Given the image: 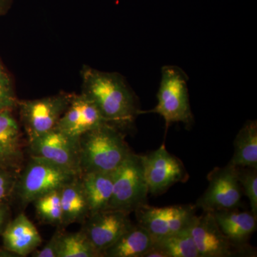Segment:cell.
Returning <instances> with one entry per match:
<instances>
[{
	"label": "cell",
	"instance_id": "obj_1",
	"mask_svg": "<svg viewBox=\"0 0 257 257\" xmlns=\"http://www.w3.org/2000/svg\"><path fill=\"white\" fill-rule=\"evenodd\" d=\"M82 94L95 104L106 122L122 131L140 115L136 95L121 74L84 66Z\"/></svg>",
	"mask_w": 257,
	"mask_h": 257
},
{
	"label": "cell",
	"instance_id": "obj_2",
	"mask_svg": "<svg viewBox=\"0 0 257 257\" xmlns=\"http://www.w3.org/2000/svg\"><path fill=\"white\" fill-rule=\"evenodd\" d=\"M81 175L90 172H113L133 152L122 132L109 123L78 138Z\"/></svg>",
	"mask_w": 257,
	"mask_h": 257
},
{
	"label": "cell",
	"instance_id": "obj_3",
	"mask_svg": "<svg viewBox=\"0 0 257 257\" xmlns=\"http://www.w3.org/2000/svg\"><path fill=\"white\" fill-rule=\"evenodd\" d=\"M188 77L179 67L164 66L158 92L157 104L150 111H140V114L155 113L164 118L168 128L172 123H183L187 126L194 121L189 103Z\"/></svg>",
	"mask_w": 257,
	"mask_h": 257
},
{
	"label": "cell",
	"instance_id": "obj_4",
	"mask_svg": "<svg viewBox=\"0 0 257 257\" xmlns=\"http://www.w3.org/2000/svg\"><path fill=\"white\" fill-rule=\"evenodd\" d=\"M79 176L49 161L31 156L15 188L22 204L26 205L47 193L60 189Z\"/></svg>",
	"mask_w": 257,
	"mask_h": 257
},
{
	"label": "cell",
	"instance_id": "obj_5",
	"mask_svg": "<svg viewBox=\"0 0 257 257\" xmlns=\"http://www.w3.org/2000/svg\"><path fill=\"white\" fill-rule=\"evenodd\" d=\"M148 194L140 155L133 152L113 171V192L108 209L130 214L147 204Z\"/></svg>",
	"mask_w": 257,
	"mask_h": 257
},
{
	"label": "cell",
	"instance_id": "obj_6",
	"mask_svg": "<svg viewBox=\"0 0 257 257\" xmlns=\"http://www.w3.org/2000/svg\"><path fill=\"white\" fill-rule=\"evenodd\" d=\"M73 94L61 92L41 99L18 101L20 117L28 142L55 127L68 107Z\"/></svg>",
	"mask_w": 257,
	"mask_h": 257
},
{
	"label": "cell",
	"instance_id": "obj_7",
	"mask_svg": "<svg viewBox=\"0 0 257 257\" xmlns=\"http://www.w3.org/2000/svg\"><path fill=\"white\" fill-rule=\"evenodd\" d=\"M208 181L207 189L196 203L197 209L213 212L240 207L243 191L238 167L230 162L226 167H216L208 175Z\"/></svg>",
	"mask_w": 257,
	"mask_h": 257
},
{
	"label": "cell",
	"instance_id": "obj_8",
	"mask_svg": "<svg viewBox=\"0 0 257 257\" xmlns=\"http://www.w3.org/2000/svg\"><path fill=\"white\" fill-rule=\"evenodd\" d=\"M195 205H173L155 207L143 204L135 210L138 224L154 239L165 237L187 229L196 216Z\"/></svg>",
	"mask_w": 257,
	"mask_h": 257
},
{
	"label": "cell",
	"instance_id": "obj_9",
	"mask_svg": "<svg viewBox=\"0 0 257 257\" xmlns=\"http://www.w3.org/2000/svg\"><path fill=\"white\" fill-rule=\"evenodd\" d=\"M140 157L149 194L158 195L187 178L183 164L167 151L164 144L155 151Z\"/></svg>",
	"mask_w": 257,
	"mask_h": 257
},
{
	"label": "cell",
	"instance_id": "obj_10",
	"mask_svg": "<svg viewBox=\"0 0 257 257\" xmlns=\"http://www.w3.org/2000/svg\"><path fill=\"white\" fill-rule=\"evenodd\" d=\"M32 156L40 157L81 175L78 139L54 128L29 142Z\"/></svg>",
	"mask_w": 257,
	"mask_h": 257
},
{
	"label": "cell",
	"instance_id": "obj_11",
	"mask_svg": "<svg viewBox=\"0 0 257 257\" xmlns=\"http://www.w3.org/2000/svg\"><path fill=\"white\" fill-rule=\"evenodd\" d=\"M83 224L82 231L103 257L104 251L119 239L133 223L127 213L105 209L89 214Z\"/></svg>",
	"mask_w": 257,
	"mask_h": 257
},
{
	"label": "cell",
	"instance_id": "obj_12",
	"mask_svg": "<svg viewBox=\"0 0 257 257\" xmlns=\"http://www.w3.org/2000/svg\"><path fill=\"white\" fill-rule=\"evenodd\" d=\"M199 257H231L237 254L235 247L225 236L211 211L196 215L189 226Z\"/></svg>",
	"mask_w": 257,
	"mask_h": 257
},
{
	"label": "cell",
	"instance_id": "obj_13",
	"mask_svg": "<svg viewBox=\"0 0 257 257\" xmlns=\"http://www.w3.org/2000/svg\"><path fill=\"white\" fill-rule=\"evenodd\" d=\"M106 122L95 104L84 94H73L68 107L56 125L62 133L78 139Z\"/></svg>",
	"mask_w": 257,
	"mask_h": 257
},
{
	"label": "cell",
	"instance_id": "obj_14",
	"mask_svg": "<svg viewBox=\"0 0 257 257\" xmlns=\"http://www.w3.org/2000/svg\"><path fill=\"white\" fill-rule=\"evenodd\" d=\"M2 235L5 250L16 256L31 254L42 243L36 226L23 213L7 224Z\"/></svg>",
	"mask_w": 257,
	"mask_h": 257
},
{
	"label": "cell",
	"instance_id": "obj_15",
	"mask_svg": "<svg viewBox=\"0 0 257 257\" xmlns=\"http://www.w3.org/2000/svg\"><path fill=\"white\" fill-rule=\"evenodd\" d=\"M212 214L225 236L235 247L243 251L250 236L256 231V216L251 211L238 209L213 211Z\"/></svg>",
	"mask_w": 257,
	"mask_h": 257
},
{
	"label": "cell",
	"instance_id": "obj_16",
	"mask_svg": "<svg viewBox=\"0 0 257 257\" xmlns=\"http://www.w3.org/2000/svg\"><path fill=\"white\" fill-rule=\"evenodd\" d=\"M89 214L109 209L113 192V172H90L80 175Z\"/></svg>",
	"mask_w": 257,
	"mask_h": 257
},
{
	"label": "cell",
	"instance_id": "obj_17",
	"mask_svg": "<svg viewBox=\"0 0 257 257\" xmlns=\"http://www.w3.org/2000/svg\"><path fill=\"white\" fill-rule=\"evenodd\" d=\"M23 159L21 132L11 110L0 111V164L15 166Z\"/></svg>",
	"mask_w": 257,
	"mask_h": 257
},
{
	"label": "cell",
	"instance_id": "obj_18",
	"mask_svg": "<svg viewBox=\"0 0 257 257\" xmlns=\"http://www.w3.org/2000/svg\"><path fill=\"white\" fill-rule=\"evenodd\" d=\"M80 176L60 189L62 228L76 222H84L89 215L87 199L81 184Z\"/></svg>",
	"mask_w": 257,
	"mask_h": 257
},
{
	"label": "cell",
	"instance_id": "obj_19",
	"mask_svg": "<svg viewBox=\"0 0 257 257\" xmlns=\"http://www.w3.org/2000/svg\"><path fill=\"white\" fill-rule=\"evenodd\" d=\"M154 239L140 224H132L119 239L104 251V257H143L152 247Z\"/></svg>",
	"mask_w": 257,
	"mask_h": 257
},
{
	"label": "cell",
	"instance_id": "obj_20",
	"mask_svg": "<svg viewBox=\"0 0 257 257\" xmlns=\"http://www.w3.org/2000/svg\"><path fill=\"white\" fill-rule=\"evenodd\" d=\"M234 152L230 163L236 167L257 169V122L246 121L234 140Z\"/></svg>",
	"mask_w": 257,
	"mask_h": 257
},
{
	"label": "cell",
	"instance_id": "obj_21",
	"mask_svg": "<svg viewBox=\"0 0 257 257\" xmlns=\"http://www.w3.org/2000/svg\"><path fill=\"white\" fill-rule=\"evenodd\" d=\"M153 246L165 253L166 257H199L189 228L154 239Z\"/></svg>",
	"mask_w": 257,
	"mask_h": 257
},
{
	"label": "cell",
	"instance_id": "obj_22",
	"mask_svg": "<svg viewBox=\"0 0 257 257\" xmlns=\"http://www.w3.org/2000/svg\"><path fill=\"white\" fill-rule=\"evenodd\" d=\"M58 257H101L84 231L59 235Z\"/></svg>",
	"mask_w": 257,
	"mask_h": 257
},
{
	"label": "cell",
	"instance_id": "obj_23",
	"mask_svg": "<svg viewBox=\"0 0 257 257\" xmlns=\"http://www.w3.org/2000/svg\"><path fill=\"white\" fill-rule=\"evenodd\" d=\"M60 189L47 193L32 202L35 204L37 216L42 222L59 228L62 227V225Z\"/></svg>",
	"mask_w": 257,
	"mask_h": 257
},
{
	"label": "cell",
	"instance_id": "obj_24",
	"mask_svg": "<svg viewBox=\"0 0 257 257\" xmlns=\"http://www.w3.org/2000/svg\"><path fill=\"white\" fill-rule=\"evenodd\" d=\"M241 189L249 201L251 212L257 217V169L238 167Z\"/></svg>",
	"mask_w": 257,
	"mask_h": 257
},
{
	"label": "cell",
	"instance_id": "obj_25",
	"mask_svg": "<svg viewBox=\"0 0 257 257\" xmlns=\"http://www.w3.org/2000/svg\"><path fill=\"white\" fill-rule=\"evenodd\" d=\"M18 103L13 81L0 64V111L11 110Z\"/></svg>",
	"mask_w": 257,
	"mask_h": 257
},
{
	"label": "cell",
	"instance_id": "obj_26",
	"mask_svg": "<svg viewBox=\"0 0 257 257\" xmlns=\"http://www.w3.org/2000/svg\"><path fill=\"white\" fill-rule=\"evenodd\" d=\"M60 230L52 236L50 241L42 247V249L35 250L31 253L33 257H58L59 235Z\"/></svg>",
	"mask_w": 257,
	"mask_h": 257
},
{
	"label": "cell",
	"instance_id": "obj_27",
	"mask_svg": "<svg viewBox=\"0 0 257 257\" xmlns=\"http://www.w3.org/2000/svg\"><path fill=\"white\" fill-rule=\"evenodd\" d=\"M16 183V180L11 174L0 170V202L13 192Z\"/></svg>",
	"mask_w": 257,
	"mask_h": 257
},
{
	"label": "cell",
	"instance_id": "obj_28",
	"mask_svg": "<svg viewBox=\"0 0 257 257\" xmlns=\"http://www.w3.org/2000/svg\"><path fill=\"white\" fill-rule=\"evenodd\" d=\"M8 208L4 204L0 202V234L3 233L5 226H6L7 220H8Z\"/></svg>",
	"mask_w": 257,
	"mask_h": 257
},
{
	"label": "cell",
	"instance_id": "obj_29",
	"mask_svg": "<svg viewBox=\"0 0 257 257\" xmlns=\"http://www.w3.org/2000/svg\"><path fill=\"white\" fill-rule=\"evenodd\" d=\"M8 253H11L10 252H9V251H5V252H3V251H0V256H10V255H8ZM11 254H13V253H11ZM13 255H14V254H13ZM15 256V255H14Z\"/></svg>",
	"mask_w": 257,
	"mask_h": 257
},
{
	"label": "cell",
	"instance_id": "obj_30",
	"mask_svg": "<svg viewBox=\"0 0 257 257\" xmlns=\"http://www.w3.org/2000/svg\"><path fill=\"white\" fill-rule=\"evenodd\" d=\"M5 2H7V0H0V8L5 4Z\"/></svg>",
	"mask_w": 257,
	"mask_h": 257
}]
</instances>
